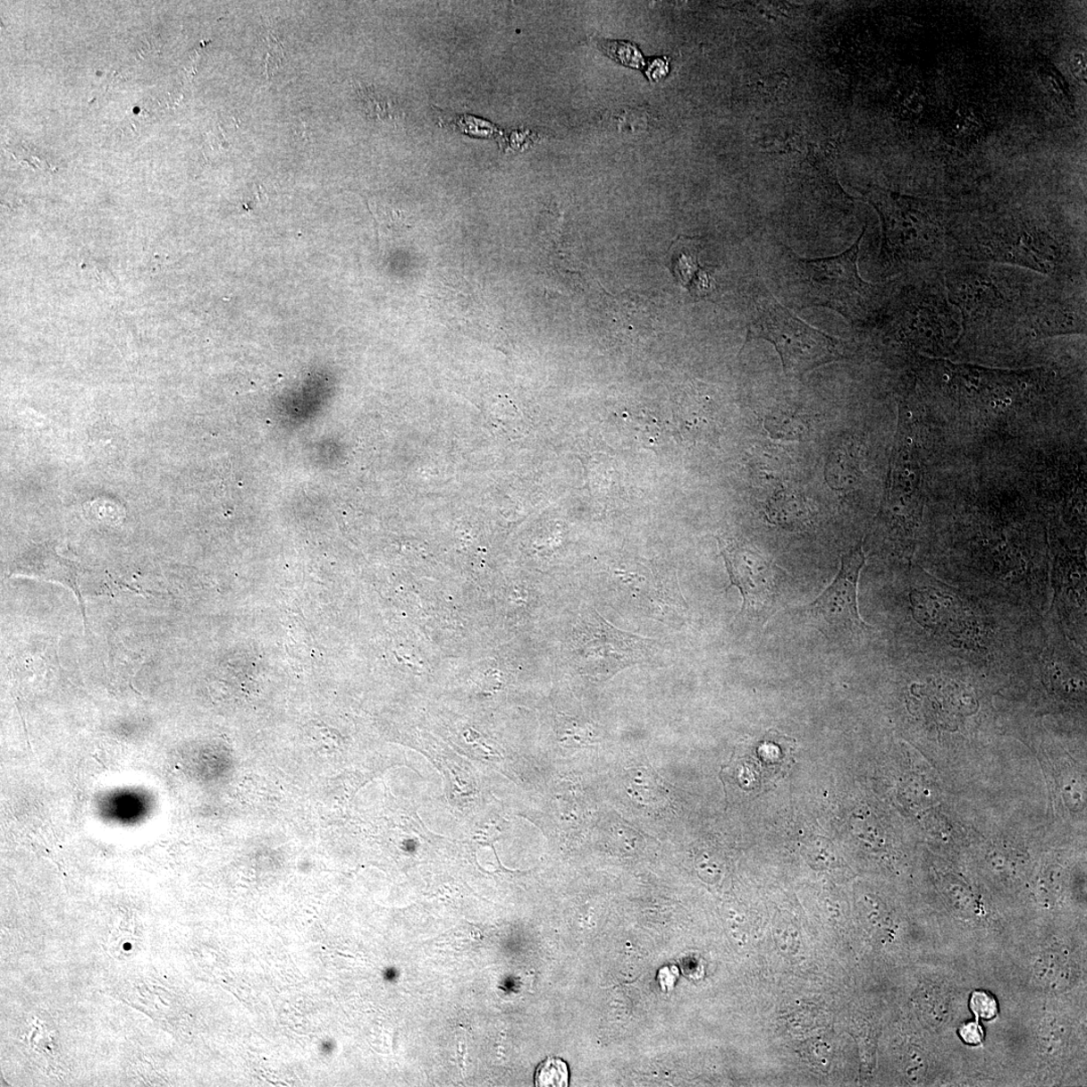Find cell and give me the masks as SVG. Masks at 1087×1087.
<instances>
[{
	"label": "cell",
	"instance_id": "obj_1",
	"mask_svg": "<svg viewBox=\"0 0 1087 1087\" xmlns=\"http://www.w3.org/2000/svg\"><path fill=\"white\" fill-rule=\"evenodd\" d=\"M865 230L849 249L832 257L803 259L790 256L789 285L803 308L833 309L853 323L864 321L872 313L877 286L863 281L858 270L860 243Z\"/></svg>",
	"mask_w": 1087,
	"mask_h": 1087
},
{
	"label": "cell",
	"instance_id": "obj_2",
	"mask_svg": "<svg viewBox=\"0 0 1087 1087\" xmlns=\"http://www.w3.org/2000/svg\"><path fill=\"white\" fill-rule=\"evenodd\" d=\"M754 340L771 342L793 377L842 358L840 341L803 322L769 292L757 295L751 309L746 345Z\"/></svg>",
	"mask_w": 1087,
	"mask_h": 1087
},
{
	"label": "cell",
	"instance_id": "obj_3",
	"mask_svg": "<svg viewBox=\"0 0 1087 1087\" xmlns=\"http://www.w3.org/2000/svg\"><path fill=\"white\" fill-rule=\"evenodd\" d=\"M653 644V639L613 627L593 607H587L578 627L575 653L583 674L606 681L643 661Z\"/></svg>",
	"mask_w": 1087,
	"mask_h": 1087
},
{
	"label": "cell",
	"instance_id": "obj_4",
	"mask_svg": "<svg viewBox=\"0 0 1087 1087\" xmlns=\"http://www.w3.org/2000/svg\"><path fill=\"white\" fill-rule=\"evenodd\" d=\"M865 561L860 544L842 557L841 570L832 585L807 607L813 626L822 635L841 636L871 628L862 620L858 610V582Z\"/></svg>",
	"mask_w": 1087,
	"mask_h": 1087
},
{
	"label": "cell",
	"instance_id": "obj_5",
	"mask_svg": "<svg viewBox=\"0 0 1087 1087\" xmlns=\"http://www.w3.org/2000/svg\"><path fill=\"white\" fill-rule=\"evenodd\" d=\"M719 542L732 586L740 589L745 599L741 614L759 617L769 611L778 594L781 570L769 557L747 544Z\"/></svg>",
	"mask_w": 1087,
	"mask_h": 1087
},
{
	"label": "cell",
	"instance_id": "obj_6",
	"mask_svg": "<svg viewBox=\"0 0 1087 1087\" xmlns=\"http://www.w3.org/2000/svg\"><path fill=\"white\" fill-rule=\"evenodd\" d=\"M795 741L777 731H770L738 764L739 785L746 790H761L772 783L791 764Z\"/></svg>",
	"mask_w": 1087,
	"mask_h": 1087
},
{
	"label": "cell",
	"instance_id": "obj_7",
	"mask_svg": "<svg viewBox=\"0 0 1087 1087\" xmlns=\"http://www.w3.org/2000/svg\"><path fill=\"white\" fill-rule=\"evenodd\" d=\"M895 459L893 471L892 500L897 517L906 522L911 535L922 513L923 468L917 458V450L913 439L905 435Z\"/></svg>",
	"mask_w": 1087,
	"mask_h": 1087
},
{
	"label": "cell",
	"instance_id": "obj_8",
	"mask_svg": "<svg viewBox=\"0 0 1087 1087\" xmlns=\"http://www.w3.org/2000/svg\"><path fill=\"white\" fill-rule=\"evenodd\" d=\"M675 271H688L682 272L677 274L678 281L683 283L686 289H688L694 297L704 298L711 291V281L707 271H704L700 265L697 256L682 254L674 256L673 258Z\"/></svg>",
	"mask_w": 1087,
	"mask_h": 1087
},
{
	"label": "cell",
	"instance_id": "obj_9",
	"mask_svg": "<svg viewBox=\"0 0 1087 1087\" xmlns=\"http://www.w3.org/2000/svg\"><path fill=\"white\" fill-rule=\"evenodd\" d=\"M626 786L628 795L636 801L652 805L661 801L662 790L659 782L649 771H634L628 775Z\"/></svg>",
	"mask_w": 1087,
	"mask_h": 1087
},
{
	"label": "cell",
	"instance_id": "obj_10",
	"mask_svg": "<svg viewBox=\"0 0 1087 1087\" xmlns=\"http://www.w3.org/2000/svg\"><path fill=\"white\" fill-rule=\"evenodd\" d=\"M569 1071L566 1063L559 1058H549L539 1066L535 1071V1083L539 1087H565L569 1086Z\"/></svg>",
	"mask_w": 1087,
	"mask_h": 1087
},
{
	"label": "cell",
	"instance_id": "obj_11",
	"mask_svg": "<svg viewBox=\"0 0 1087 1087\" xmlns=\"http://www.w3.org/2000/svg\"><path fill=\"white\" fill-rule=\"evenodd\" d=\"M1066 963L1058 955L1043 956L1035 966L1038 980L1045 985L1055 988L1066 984L1068 979Z\"/></svg>",
	"mask_w": 1087,
	"mask_h": 1087
},
{
	"label": "cell",
	"instance_id": "obj_12",
	"mask_svg": "<svg viewBox=\"0 0 1087 1087\" xmlns=\"http://www.w3.org/2000/svg\"><path fill=\"white\" fill-rule=\"evenodd\" d=\"M602 50L610 57L622 65L641 69L645 65L641 52L633 44L617 41H603L599 44Z\"/></svg>",
	"mask_w": 1087,
	"mask_h": 1087
},
{
	"label": "cell",
	"instance_id": "obj_13",
	"mask_svg": "<svg viewBox=\"0 0 1087 1087\" xmlns=\"http://www.w3.org/2000/svg\"><path fill=\"white\" fill-rule=\"evenodd\" d=\"M970 1006L972 1011L981 1019H993L998 1013L996 999L984 990H977L972 995Z\"/></svg>",
	"mask_w": 1087,
	"mask_h": 1087
},
{
	"label": "cell",
	"instance_id": "obj_14",
	"mask_svg": "<svg viewBox=\"0 0 1087 1087\" xmlns=\"http://www.w3.org/2000/svg\"><path fill=\"white\" fill-rule=\"evenodd\" d=\"M960 1035L965 1043L971 1045L981 1044L984 1039V1032L976 1022L965 1023L961 1027Z\"/></svg>",
	"mask_w": 1087,
	"mask_h": 1087
},
{
	"label": "cell",
	"instance_id": "obj_15",
	"mask_svg": "<svg viewBox=\"0 0 1087 1087\" xmlns=\"http://www.w3.org/2000/svg\"><path fill=\"white\" fill-rule=\"evenodd\" d=\"M914 1070V1076L916 1077H922L924 1074L925 1066L924 1060L922 1057H915L914 1055V1058H910L908 1068L909 1074H913Z\"/></svg>",
	"mask_w": 1087,
	"mask_h": 1087
},
{
	"label": "cell",
	"instance_id": "obj_16",
	"mask_svg": "<svg viewBox=\"0 0 1087 1087\" xmlns=\"http://www.w3.org/2000/svg\"><path fill=\"white\" fill-rule=\"evenodd\" d=\"M331 1045H332V1043H330V1042L324 1043L322 1045L323 1051L325 1053H330L332 1051L331 1047H330Z\"/></svg>",
	"mask_w": 1087,
	"mask_h": 1087
}]
</instances>
